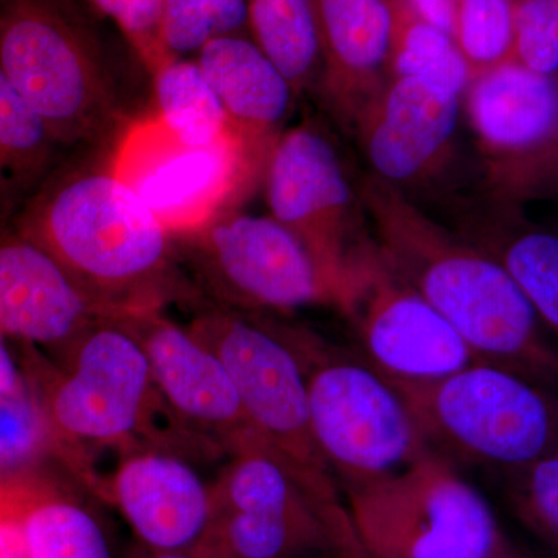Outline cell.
I'll return each mask as SVG.
<instances>
[{"instance_id":"3","label":"cell","mask_w":558,"mask_h":558,"mask_svg":"<svg viewBox=\"0 0 558 558\" xmlns=\"http://www.w3.org/2000/svg\"><path fill=\"white\" fill-rule=\"evenodd\" d=\"M388 381L440 457L512 472L558 449L557 392L519 374L478 362L440 379Z\"/></svg>"},{"instance_id":"24","label":"cell","mask_w":558,"mask_h":558,"mask_svg":"<svg viewBox=\"0 0 558 558\" xmlns=\"http://www.w3.org/2000/svg\"><path fill=\"white\" fill-rule=\"evenodd\" d=\"M248 28L293 90L310 83L323 61L315 0H248Z\"/></svg>"},{"instance_id":"12","label":"cell","mask_w":558,"mask_h":558,"mask_svg":"<svg viewBox=\"0 0 558 558\" xmlns=\"http://www.w3.org/2000/svg\"><path fill=\"white\" fill-rule=\"evenodd\" d=\"M266 172L271 218L352 288L355 255L366 241L355 234V196L332 143L314 128H295L275 140Z\"/></svg>"},{"instance_id":"2","label":"cell","mask_w":558,"mask_h":558,"mask_svg":"<svg viewBox=\"0 0 558 558\" xmlns=\"http://www.w3.org/2000/svg\"><path fill=\"white\" fill-rule=\"evenodd\" d=\"M11 223L112 317L135 311L131 296L160 275L170 250V231L110 168L51 172Z\"/></svg>"},{"instance_id":"35","label":"cell","mask_w":558,"mask_h":558,"mask_svg":"<svg viewBox=\"0 0 558 558\" xmlns=\"http://www.w3.org/2000/svg\"><path fill=\"white\" fill-rule=\"evenodd\" d=\"M417 16L451 36L453 3L451 0H402Z\"/></svg>"},{"instance_id":"36","label":"cell","mask_w":558,"mask_h":558,"mask_svg":"<svg viewBox=\"0 0 558 558\" xmlns=\"http://www.w3.org/2000/svg\"><path fill=\"white\" fill-rule=\"evenodd\" d=\"M142 558H199L196 554L190 553H150L146 550V556Z\"/></svg>"},{"instance_id":"11","label":"cell","mask_w":558,"mask_h":558,"mask_svg":"<svg viewBox=\"0 0 558 558\" xmlns=\"http://www.w3.org/2000/svg\"><path fill=\"white\" fill-rule=\"evenodd\" d=\"M194 234H201L213 277L242 306H347V282L326 270L300 238L271 216L222 213Z\"/></svg>"},{"instance_id":"19","label":"cell","mask_w":558,"mask_h":558,"mask_svg":"<svg viewBox=\"0 0 558 558\" xmlns=\"http://www.w3.org/2000/svg\"><path fill=\"white\" fill-rule=\"evenodd\" d=\"M464 95L487 159L527 153L558 134V75L509 62L470 81Z\"/></svg>"},{"instance_id":"16","label":"cell","mask_w":558,"mask_h":558,"mask_svg":"<svg viewBox=\"0 0 558 558\" xmlns=\"http://www.w3.org/2000/svg\"><path fill=\"white\" fill-rule=\"evenodd\" d=\"M140 322L134 330L148 355L154 387L178 416L222 436L233 451L264 440L245 416L229 371L207 344L165 319Z\"/></svg>"},{"instance_id":"22","label":"cell","mask_w":558,"mask_h":558,"mask_svg":"<svg viewBox=\"0 0 558 558\" xmlns=\"http://www.w3.org/2000/svg\"><path fill=\"white\" fill-rule=\"evenodd\" d=\"M64 145L0 70V223L11 222L57 168Z\"/></svg>"},{"instance_id":"6","label":"cell","mask_w":558,"mask_h":558,"mask_svg":"<svg viewBox=\"0 0 558 558\" xmlns=\"http://www.w3.org/2000/svg\"><path fill=\"white\" fill-rule=\"evenodd\" d=\"M0 70L64 146L101 137L119 119L97 53L51 0H2Z\"/></svg>"},{"instance_id":"13","label":"cell","mask_w":558,"mask_h":558,"mask_svg":"<svg viewBox=\"0 0 558 558\" xmlns=\"http://www.w3.org/2000/svg\"><path fill=\"white\" fill-rule=\"evenodd\" d=\"M459 100L435 81L389 78L355 120L373 174L400 190L433 178L449 159Z\"/></svg>"},{"instance_id":"4","label":"cell","mask_w":558,"mask_h":558,"mask_svg":"<svg viewBox=\"0 0 558 558\" xmlns=\"http://www.w3.org/2000/svg\"><path fill=\"white\" fill-rule=\"evenodd\" d=\"M347 495L360 558H488L508 545L483 495L433 450Z\"/></svg>"},{"instance_id":"28","label":"cell","mask_w":558,"mask_h":558,"mask_svg":"<svg viewBox=\"0 0 558 558\" xmlns=\"http://www.w3.org/2000/svg\"><path fill=\"white\" fill-rule=\"evenodd\" d=\"M484 194L519 207L529 202H558V134L527 153L487 159Z\"/></svg>"},{"instance_id":"1","label":"cell","mask_w":558,"mask_h":558,"mask_svg":"<svg viewBox=\"0 0 558 558\" xmlns=\"http://www.w3.org/2000/svg\"><path fill=\"white\" fill-rule=\"evenodd\" d=\"M359 201L389 266L458 330L480 362L558 395V343L497 260L374 174L360 182Z\"/></svg>"},{"instance_id":"34","label":"cell","mask_w":558,"mask_h":558,"mask_svg":"<svg viewBox=\"0 0 558 558\" xmlns=\"http://www.w3.org/2000/svg\"><path fill=\"white\" fill-rule=\"evenodd\" d=\"M7 339L9 337L0 329V399L28 398L27 385L20 366L11 355Z\"/></svg>"},{"instance_id":"29","label":"cell","mask_w":558,"mask_h":558,"mask_svg":"<svg viewBox=\"0 0 558 558\" xmlns=\"http://www.w3.org/2000/svg\"><path fill=\"white\" fill-rule=\"evenodd\" d=\"M509 495L521 520L558 546V449L508 472Z\"/></svg>"},{"instance_id":"17","label":"cell","mask_w":558,"mask_h":558,"mask_svg":"<svg viewBox=\"0 0 558 558\" xmlns=\"http://www.w3.org/2000/svg\"><path fill=\"white\" fill-rule=\"evenodd\" d=\"M453 215V230L508 271L558 343V229L486 194L458 204Z\"/></svg>"},{"instance_id":"10","label":"cell","mask_w":558,"mask_h":558,"mask_svg":"<svg viewBox=\"0 0 558 558\" xmlns=\"http://www.w3.org/2000/svg\"><path fill=\"white\" fill-rule=\"evenodd\" d=\"M191 332L229 371L245 416L260 438L299 468L330 478L328 462L312 433L303 368L279 329L213 312Z\"/></svg>"},{"instance_id":"14","label":"cell","mask_w":558,"mask_h":558,"mask_svg":"<svg viewBox=\"0 0 558 558\" xmlns=\"http://www.w3.org/2000/svg\"><path fill=\"white\" fill-rule=\"evenodd\" d=\"M92 304L57 259L0 223V329L28 347H69L95 319Z\"/></svg>"},{"instance_id":"18","label":"cell","mask_w":558,"mask_h":558,"mask_svg":"<svg viewBox=\"0 0 558 558\" xmlns=\"http://www.w3.org/2000/svg\"><path fill=\"white\" fill-rule=\"evenodd\" d=\"M326 89L344 120L359 113L387 81L391 10L387 0H315Z\"/></svg>"},{"instance_id":"15","label":"cell","mask_w":558,"mask_h":558,"mask_svg":"<svg viewBox=\"0 0 558 558\" xmlns=\"http://www.w3.org/2000/svg\"><path fill=\"white\" fill-rule=\"evenodd\" d=\"M109 495L150 553L196 554L211 524V487L171 454L146 451L124 459Z\"/></svg>"},{"instance_id":"20","label":"cell","mask_w":558,"mask_h":558,"mask_svg":"<svg viewBox=\"0 0 558 558\" xmlns=\"http://www.w3.org/2000/svg\"><path fill=\"white\" fill-rule=\"evenodd\" d=\"M197 64L218 95L234 130L259 154L288 117L293 89L252 40L227 36L199 51Z\"/></svg>"},{"instance_id":"32","label":"cell","mask_w":558,"mask_h":558,"mask_svg":"<svg viewBox=\"0 0 558 558\" xmlns=\"http://www.w3.org/2000/svg\"><path fill=\"white\" fill-rule=\"evenodd\" d=\"M101 13L119 25L131 46L148 68L156 72L171 58L160 36L163 0H90Z\"/></svg>"},{"instance_id":"27","label":"cell","mask_w":558,"mask_h":558,"mask_svg":"<svg viewBox=\"0 0 558 558\" xmlns=\"http://www.w3.org/2000/svg\"><path fill=\"white\" fill-rule=\"evenodd\" d=\"M248 27V0H163L160 36L171 58Z\"/></svg>"},{"instance_id":"7","label":"cell","mask_w":558,"mask_h":558,"mask_svg":"<svg viewBox=\"0 0 558 558\" xmlns=\"http://www.w3.org/2000/svg\"><path fill=\"white\" fill-rule=\"evenodd\" d=\"M69 344V362L40 389L49 433L72 446H108L137 433L156 391L134 329L108 315Z\"/></svg>"},{"instance_id":"37","label":"cell","mask_w":558,"mask_h":558,"mask_svg":"<svg viewBox=\"0 0 558 558\" xmlns=\"http://www.w3.org/2000/svg\"><path fill=\"white\" fill-rule=\"evenodd\" d=\"M488 558H524L521 557L520 554H517L515 550L510 549L509 545L502 546L498 553H495L494 556Z\"/></svg>"},{"instance_id":"33","label":"cell","mask_w":558,"mask_h":558,"mask_svg":"<svg viewBox=\"0 0 558 558\" xmlns=\"http://www.w3.org/2000/svg\"><path fill=\"white\" fill-rule=\"evenodd\" d=\"M0 558H32L17 515L14 472H0Z\"/></svg>"},{"instance_id":"5","label":"cell","mask_w":558,"mask_h":558,"mask_svg":"<svg viewBox=\"0 0 558 558\" xmlns=\"http://www.w3.org/2000/svg\"><path fill=\"white\" fill-rule=\"evenodd\" d=\"M279 332L303 368L318 449L347 486L398 472L432 450L399 392L368 362L311 333Z\"/></svg>"},{"instance_id":"26","label":"cell","mask_w":558,"mask_h":558,"mask_svg":"<svg viewBox=\"0 0 558 558\" xmlns=\"http://www.w3.org/2000/svg\"><path fill=\"white\" fill-rule=\"evenodd\" d=\"M451 39L470 78L517 61L515 0H451Z\"/></svg>"},{"instance_id":"21","label":"cell","mask_w":558,"mask_h":558,"mask_svg":"<svg viewBox=\"0 0 558 558\" xmlns=\"http://www.w3.org/2000/svg\"><path fill=\"white\" fill-rule=\"evenodd\" d=\"M14 494L32 558H116L97 513L68 488L21 469Z\"/></svg>"},{"instance_id":"23","label":"cell","mask_w":558,"mask_h":558,"mask_svg":"<svg viewBox=\"0 0 558 558\" xmlns=\"http://www.w3.org/2000/svg\"><path fill=\"white\" fill-rule=\"evenodd\" d=\"M154 73L157 119L180 142L213 146L241 137L197 62L171 60Z\"/></svg>"},{"instance_id":"31","label":"cell","mask_w":558,"mask_h":558,"mask_svg":"<svg viewBox=\"0 0 558 558\" xmlns=\"http://www.w3.org/2000/svg\"><path fill=\"white\" fill-rule=\"evenodd\" d=\"M49 435L38 403L28 398L0 399V472L24 469Z\"/></svg>"},{"instance_id":"30","label":"cell","mask_w":558,"mask_h":558,"mask_svg":"<svg viewBox=\"0 0 558 558\" xmlns=\"http://www.w3.org/2000/svg\"><path fill=\"white\" fill-rule=\"evenodd\" d=\"M517 61L558 75V0H515Z\"/></svg>"},{"instance_id":"9","label":"cell","mask_w":558,"mask_h":558,"mask_svg":"<svg viewBox=\"0 0 558 558\" xmlns=\"http://www.w3.org/2000/svg\"><path fill=\"white\" fill-rule=\"evenodd\" d=\"M258 156L241 137L185 145L154 117L124 132L109 168L171 234H194L222 215Z\"/></svg>"},{"instance_id":"25","label":"cell","mask_w":558,"mask_h":558,"mask_svg":"<svg viewBox=\"0 0 558 558\" xmlns=\"http://www.w3.org/2000/svg\"><path fill=\"white\" fill-rule=\"evenodd\" d=\"M387 2L392 21L387 65L389 78L421 76L462 97L472 78L451 36L422 20L402 0Z\"/></svg>"},{"instance_id":"8","label":"cell","mask_w":558,"mask_h":558,"mask_svg":"<svg viewBox=\"0 0 558 558\" xmlns=\"http://www.w3.org/2000/svg\"><path fill=\"white\" fill-rule=\"evenodd\" d=\"M343 314L385 379L435 380L480 362L458 330L389 266L376 241H366L355 256Z\"/></svg>"}]
</instances>
